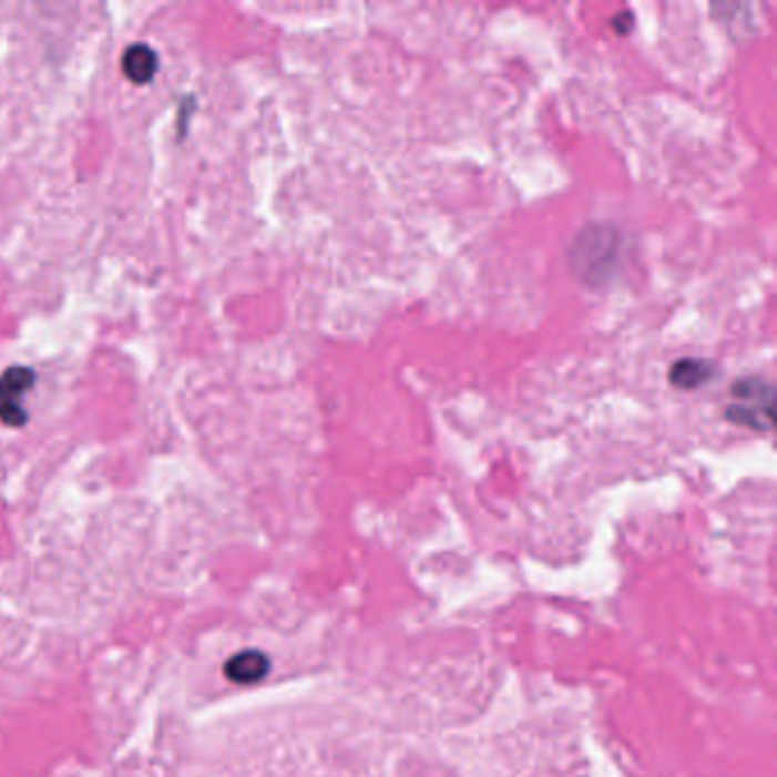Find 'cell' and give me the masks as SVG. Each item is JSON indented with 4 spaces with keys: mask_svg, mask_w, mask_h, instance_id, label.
Here are the masks:
<instances>
[{
    "mask_svg": "<svg viewBox=\"0 0 777 777\" xmlns=\"http://www.w3.org/2000/svg\"><path fill=\"white\" fill-rule=\"evenodd\" d=\"M623 260V235L609 224L586 226L570 247V267L584 283L604 285Z\"/></svg>",
    "mask_w": 777,
    "mask_h": 777,
    "instance_id": "obj_1",
    "label": "cell"
},
{
    "mask_svg": "<svg viewBox=\"0 0 777 777\" xmlns=\"http://www.w3.org/2000/svg\"><path fill=\"white\" fill-rule=\"evenodd\" d=\"M37 384V372L28 365H12L0 375V422L19 429L28 422L25 397Z\"/></svg>",
    "mask_w": 777,
    "mask_h": 777,
    "instance_id": "obj_2",
    "label": "cell"
},
{
    "mask_svg": "<svg viewBox=\"0 0 777 777\" xmlns=\"http://www.w3.org/2000/svg\"><path fill=\"white\" fill-rule=\"evenodd\" d=\"M272 671V662L260 650H242L226 662L224 675L228 682L237 686H254L260 684Z\"/></svg>",
    "mask_w": 777,
    "mask_h": 777,
    "instance_id": "obj_3",
    "label": "cell"
},
{
    "mask_svg": "<svg viewBox=\"0 0 777 777\" xmlns=\"http://www.w3.org/2000/svg\"><path fill=\"white\" fill-rule=\"evenodd\" d=\"M718 375V367L705 358H682L673 362L668 381L677 390H698L712 384Z\"/></svg>",
    "mask_w": 777,
    "mask_h": 777,
    "instance_id": "obj_4",
    "label": "cell"
},
{
    "mask_svg": "<svg viewBox=\"0 0 777 777\" xmlns=\"http://www.w3.org/2000/svg\"><path fill=\"white\" fill-rule=\"evenodd\" d=\"M157 69H160V58L144 42L131 44L124 51V55H121V71H124V75L131 80L133 85L142 88V85L153 83Z\"/></svg>",
    "mask_w": 777,
    "mask_h": 777,
    "instance_id": "obj_5",
    "label": "cell"
},
{
    "mask_svg": "<svg viewBox=\"0 0 777 777\" xmlns=\"http://www.w3.org/2000/svg\"><path fill=\"white\" fill-rule=\"evenodd\" d=\"M732 397H734V403H742V406L773 408L775 388L766 379L748 377V379H739L732 386Z\"/></svg>",
    "mask_w": 777,
    "mask_h": 777,
    "instance_id": "obj_6",
    "label": "cell"
},
{
    "mask_svg": "<svg viewBox=\"0 0 777 777\" xmlns=\"http://www.w3.org/2000/svg\"><path fill=\"white\" fill-rule=\"evenodd\" d=\"M725 416L729 422L755 429V431H768L773 427V408H755V406L732 403Z\"/></svg>",
    "mask_w": 777,
    "mask_h": 777,
    "instance_id": "obj_7",
    "label": "cell"
}]
</instances>
